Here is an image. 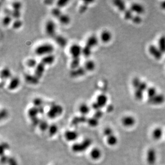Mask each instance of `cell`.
<instances>
[{
	"label": "cell",
	"instance_id": "6da1fadb",
	"mask_svg": "<svg viewBox=\"0 0 165 165\" xmlns=\"http://www.w3.org/2000/svg\"><path fill=\"white\" fill-rule=\"evenodd\" d=\"M55 47L50 43H44L39 45L34 50V53L38 56H44L53 54Z\"/></svg>",
	"mask_w": 165,
	"mask_h": 165
},
{
	"label": "cell",
	"instance_id": "7a4b0ae2",
	"mask_svg": "<svg viewBox=\"0 0 165 165\" xmlns=\"http://www.w3.org/2000/svg\"><path fill=\"white\" fill-rule=\"evenodd\" d=\"M45 30L47 35L50 38H53L57 34V25L54 20L50 19L47 20L45 26Z\"/></svg>",
	"mask_w": 165,
	"mask_h": 165
},
{
	"label": "cell",
	"instance_id": "3957f363",
	"mask_svg": "<svg viewBox=\"0 0 165 165\" xmlns=\"http://www.w3.org/2000/svg\"><path fill=\"white\" fill-rule=\"evenodd\" d=\"M63 112V107L62 105L55 104L52 105L47 112V116L49 118L55 119L60 116Z\"/></svg>",
	"mask_w": 165,
	"mask_h": 165
},
{
	"label": "cell",
	"instance_id": "277c9868",
	"mask_svg": "<svg viewBox=\"0 0 165 165\" xmlns=\"http://www.w3.org/2000/svg\"><path fill=\"white\" fill-rule=\"evenodd\" d=\"M145 160L148 165H154L158 160V153L156 150L150 147L146 152Z\"/></svg>",
	"mask_w": 165,
	"mask_h": 165
},
{
	"label": "cell",
	"instance_id": "5b68a950",
	"mask_svg": "<svg viewBox=\"0 0 165 165\" xmlns=\"http://www.w3.org/2000/svg\"><path fill=\"white\" fill-rule=\"evenodd\" d=\"M69 51L72 58H81L82 54V47L79 44L74 43L70 46Z\"/></svg>",
	"mask_w": 165,
	"mask_h": 165
},
{
	"label": "cell",
	"instance_id": "8992f818",
	"mask_svg": "<svg viewBox=\"0 0 165 165\" xmlns=\"http://www.w3.org/2000/svg\"><path fill=\"white\" fill-rule=\"evenodd\" d=\"M121 121L123 126L126 128L133 127L135 125L136 123L135 118L130 115L123 116Z\"/></svg>",
	"mask_w": 165,
	"mask_h": 165
},
{
	"label": "cell",
	"instance_id": "52a82bcc",
	"mask_svg": "<svg viewBox=\"0 0 165 165\" xmlns=\"http://www.w3.org/2000/svg\"><path fill=\"white\" fill-rule=\"evenodd\" d=\"M165 96L162 94H157L156 96L151 98H148V103L152 105H158L163 104L165 102Z\"/></svg>",
	"mask_w": 165,
	"mask_h": 165
},
{
	"label": "cell",
	"instance_id": "ba28073f",
	"mask_svg": "<svg viewBox=\"0 0 165 165\" xmlns=\"http://www.w3.org/2000/svg\"><path fill=\"white\" fill-rule=\"evenodd\" d=\"M20 85V78L18 76H13L10 80L8 85V89L10 91L17 89Z\"/></svg>",
	"mask_w": 165,
	"mask_h": 165
},
{
	"label": "cell",
	"instance_id": "9c48e42d",
	"mask_svg": "<svg viewBox=\"0 0 165 165\" xmlns=\"http://www.w3.org/2000/svg\"><path fill=\"white\" fill-rule=\"evenodd\" d=\"M149 52L154 58L156 59H160L163 57V53L161 52L158 47L154 45H150L149 47Z\"/></svg>",
	"mask_w": 165,
	"mask_h": 165
},
{
	"label": "cell",
	"instance_id": "30bf717a",
	"mask_svg": "<svg viewBox=\"0 0 165 165\" xmlns=\"http://www.w3.org/2000/svg\"><path fill=\"white\" fill-rule=\"evenodd\" d=\"M164 135L165 132L163 128L160 127L154 128L151 132L152 138H153V140H154V141H158L160 140Z\"/></svg>",
	"mask_w": 165,
	"mask_h": 165
},
{
	"label": "cell",
	"instance_id": "8fae6325",
	"mask_svg": "<svg viewBox=\"0 0 165 165\" xmlns=\"http://www.w3.org/2000/svg\"><path fill=\"white\" fill-rule=\"evenodd\" d=\"M107 102H108V97L107 95L105 94H99L96 97L95 102L100 109L106 106Z\"/></svg>",
	"mask_w": 165,
	"mask_h": 165
},
{
	"label": "cell",
	"instance_id": "7c38bea8",
	"mask_svg": "<svg viewBox=\"0 0 165 165\" xmlns=\"http://www.w3.org/2000/svg\"><path fill=\"white\" fill-rule=\"evenodd\" d=\"M45 67H46V66L44 65L42 62H39L38 65L34 69V75L35 76L36 78H38L39 80H40L45 73Z\"/></svg>",
	"mask_w": 165,
	"mask_h": 165
},
{
	"label": "cell",
	"instance_id": "4fadbf2b",
	"mask_svg": "<svg viewBox=\"0 0 165 165\" xmlns=\"http://www.w3.org/2000/svg\"><path fill=\"white\" fill-rule=\"evenodd\" d=\"M87 73L83 66H80L78 69L71 70L70 72V76L72 78H79L85 76Z\"/></svg>",
	"mask_w": 165,
	"mask_h": 165
},
{
	"label": "cell",
	"instance_id": "5bb4252c",
	"mask_svg": "<svg viewBox=\"0 0 165 165\" xmlns=\"http://www.w3.org/2000/svg\"><path fill=\"white\" fill-rule=\"evenodd\" d=\"M98 42L99 39L98 37L96 35L93 34L87 38L85 45L90 48L93 49L98 45Z\"/></svg>",
	"mask_w": 165,
	"mask_h": 165
},
{
	"label": "cell",
	"instance_id": "9a60e30c",
	"mask_svg": "<svg viewBox=\"0 0 165 165\" xmlns=\"http://www.w3.org/2000/svg\"><path fill=\"white\" fill-rule=\"evenodd\" d=\"M112 38V35L111 32L105 29L101 32L99 35V40L104 43H107L111 41Z\"/></svg>",
	"mask_w": 165,
	"mask_h": 165
},
{
	"label": "cell",
	"instance_id": "2e32d148",
	"mask_svg": "<svg viewBox=\"0 0 165 165\" xmlns=\"http://www.w3.org/2000/svg\"><path fill=\"white\" fill-rule=\"evenodd\" d=\"M53 39L55 41V42L56 43V44L61 48H65L67 45V42H68L67 39L61 34H57L53 38Z\"/></svg>",
	"mask_w": 165,
	"mask_h": 165
},
{
	"label": "cell",
	"instance_id": "e0dca14e",
	"mask_svg": "<svg viewBox=\"0 0 165 165\" xmlns=\"http://www.w3.org/2000/svg\"><path fill=\"white\" fill-rule=\"evenodd\" d=\"M130 9L133 13H136L138 15L143 14L145 11V9L143 5L137 3H132L130 7Z\"/></svg>",
	"mask_w": 165,
	"mask_h": 165
},
{
	"label": "cell",
	"instance_id": "ac0fdd59",
	"mask_svg": "<svg viewBox=\"0 0 165 165\" xmlns=\"http://www.w3.org/2000/svg\"><path fill=\"white\" fill-rule=\"evenodd\" d=\"M55 60H56L55 56L54 54H52V55H49L43 57L42 58H41L40 62L47 66L52 65V64H54Z\"/></svg>",
	"mask_w": 165,
	"mask_h": 165
},
{
	"label": "cell",
	"instance_id": "d6986e66",
	"mask_svg": "<svg viewBox=\"0 0 165 165\" xmlns=\"http://www.w3.org/2000/svg\"><path fill=\"white\" fill-rule=\"evenodd\" d=\"M12 74L11 70L8 67H4L1 71V79L2 80H10L12 77Z\"/></svg>",
	"mask_w": 165,
	"mask_h": 165
},
{
	"label": "cell",
	"instance_id": "ffe728a7",
	"mask_svg": "<svg viewBox=\"0 0 165 165\" xmlns=\"http://www.w3.org/2000/svg\"><path fill=\"white\" fill-rule=\"evenodd\" d=\"M25 80L26 82L31 85H36L39 83L40 80L34 74H26L24 76Z\"/></svg>",
	"mask_w": 165,
	"mask_h": 165
},
{
	"label": "cell",
	"instance_id": "44dd1931",
	"mask_svg": "<svg viewBox=\"0 0 165 165\" xmlns=\"http://www.w3.org/2000/svg\"><path fill=\"white\" fill-rule=\"evenodd\" d=\"M83 66L84 67L87 72L94 71L96 68V63L94 60L88 59L85 62Z\"/></svg>",
	"mask_w": 165,
	"mask_h": 165
},
{
	"label": "cell",
	"instance_id": "7402d4cb",
	"mask_svg": "<svg viewBox=\"0 0 165 165\" xmlns=\"http://www.w3.org/2000/svg\"><path fill=\"white\" fill-rule=\"evenodd\" d=\"M79 111L81 116H86L87 114L89 113L90 112V107L86 103H82L79 106Z\"/></svg>",
	"mask_w": 165,
	"mask_h": 165
},
{
	"label": "cell",
	"instance_id": "603a6c76",
	"mask_svg": "<svg viewBox=\"0 0 165 165\" xmlns=\"http://www.w3.org/2000/svg\"><path fill=\"white\" fill-rule=\"evenodd\" d=\"M113 5L121 12H124L127 9L125 2L121 0L114 1Z\"/></svg>",
	"mask_w": 165,
	"mask_h": 165
},
{
	"label": "cell",
	"instance_id": "cb8c5ba5",
	"mask_svg": "<svg viewBox=\"0 0 165 165\" xmlns=\"http://www.w3.org/2000/svg\"><path fill=\"white\" fill-rule=\"evenodd\" d=\"M58 20L61 24L63 25H67L69 24V23L71 22V17H69V15H68L67 14L63 13L58 18Z\"/></svg>",
	"mask_w": 165,
	"mask_h": 165
},
{
	"label": "cell",
	"instance_id": "d4e9b609",
	"mask_svg": "<svg viewBox=\"0 0 165 165\" xmlns=\"http://www.w3.org/2000/svg\"><path fill=\"white\" fill-rule=\"evenodd\" d=\"M39 113H40V112H39V108L35 107L34 106L33 107L29 109L28 110V112H27L28 116L32 120L37 118V116Z\"/></svg>",
	"mask_w": 165,
	"mask_h": 165
},
{
	"label": "cell",
	"instance_id": "484cf974",
	"mask_svg": "<svg viewBox=\"0 0 165 165\" xmlns=\"http://www.w3.org/2000/svg\"><path fill=\"white\" fill-rule=\"evenodd\" d=\"M106 142L107 144L111 146H116L118 143V138L117 137V136L113 134L112 135L107 137Z\"/></svg>",
	"mask_w": 165,
	"mask_h": 165
},
{
	"label": "cell",
	"instance_id": "4316f807",
	"mask_svg": "<svg viewBox=\"0 0 165 165\" xmlns=\"http://www.w3.org/2000/svg\"><path fill=\"white\" fill-rule=\"evenodd\" d=\"M14 21V18L12 16L8 15H5L2 19V24L5 27H7L10 25L12 24Z\"/></svg>",
	"mask_w": 165,
	"mask_h": 165
},
{
	"label": "cell",
	"instance_id": "83f0119b",
	"mask_svg": "<svg viewBox=\"0 0 165 165\" xmlns=\"http://www.w3.org/2000/svg\"><path fill=\"white\" fill-rule=\"evenodd\" d=\"M90 157L93 160H98L102 156V152L99 149L94 148L90 152Z\"/></svg>",
	"mask_w": 165,
	"mask_h": 165
},
{
	"label": "cell",
	"instance_id": "f1b7e54d",
	"mask_svg": "<svg viewBox=\"0 0 165 165\" xmlns=\"http://www.w3.org/2000/svg\"><path fill=\"white\" fill-rule=\"evenodd\" d=\"M81 58H72L70 62V68L71 70L78 69L81 66Z\"/></svg>",
	"mask_w": 165,
	"mask_h": 165
},
{
	"label": "cell",
	"instance_id": "f546056e",
	"mask_svg": "<svg viewBox=\"0 0 165 165\" xmlns=\"http://www.w3.org/2000/svg\"><path fill=\"white\" fill-rule=\"evenodd\" d=\"M63 14L62 9L59 8L58 7H54L52 8L51 10V14L52 16L55 18H57L58 19V18Z\"/></svg>",
	"mask_w": 165,
	"mask_h": 165
},
{
	"label": "cell",
	"instance_id": "4dcf8cb0",
	"mask_svg": "<svg viewBox=\"0 0 165 165\" xmlns=\"http://www.w3.org/2000/svg\"><path fill=\"white\" fill-rule=\"evenodd\" d=\"M39 62L34 58H31L26 61V65L31 69H35Z\"/></svg>",
	"mask_w": 165,
	"mask_h": 165
},
{
	"label": "cell",
	"instance_id": "1f68e13d",
	"mask_svg": "<svg viewBox=\"0 0 165 165\" xmlns=\"http://www.w3.org/2000/svg\"><path fill=\"white\" fill-rule=\"evenodd\" d=\"M158 47L163 54L165 53V36L162 35L158 40Z\"/></svg>",
	"mask_w": 165,
	"mask_h": 165
},
{
	"label": "cell",
	"instance_id": "d6a6232c",
	"mask_svg": "<svg viewBox=\"0 0 165 165\" xmlns=\"http://www.w3.org/2000/svg\"><path fill=\"white\" fill-rule=\"evenodd\" d=\"M65 137L69 141H73L78 137V134L74 131H67L65 135Z\"/></svg>",
	"mask_w": 165,
	"mask_h": 165
},
{
	"label": "cell",
	"instance_id": "836d02e7",
	"mask_svg": "<svg viewBox=\"0 0 165 165\" xmlns=\"http://www.w3.org/2000/svg\"><path fill=\"white\" fill-rule=\"evenodd\" d=\"M146 93L147 94L148 98H152L154 96H156L157 94H158L156 88L155 87H148Z\"/></svg>",
	"mask_w": 165,
	"mask_h": 165
},
{
	"label": "cell",
	"instance_id": "e575fe53",
	"mask_svg": "<svg viewBox=\"0 0 165 165\" xmlns=\"http://www.w3.org/2000/svg\"><path fill=\"white\" fill-rule=\"evenodd\" d=\"M92 50H93V49L85 45V46L82 47V56H83L85 58H89L92 55Z\"/></svg>",
	"mask_w": 165,
	"mask_h": 165
},
{
	"label": "cell",
	"instance_id": "d590c367",
	"mask_svg": "<svg viewBox=\"0 0 165 165\" xmlns=\"http://www.w3.org/2000/svg\"><path fill=\"white\" fill-rule=\"evenodd\" d=\"M144 92L141 90L139 89H135V92H134L135 98L136 100H142L144 97Z\"/></svg>",
	"mask_w": 165,
	"mask_h": 165
},
{
	"label": "cell",
	"instance_id": "8d00e7d4",
	"mask_svg": "<svg viewBox=\"0 0 165 165\" xmlns=\"http://www.w3.org/2000/svg\"><path fill=\"white\" fill-rule=\"evenodd\" d=\"M22 20L19 19H15L12 23V27L14 29H18L22 27Z\"/></svg>",
	"mask_w": 165,
	"mask_h": 165
},
{
	"label": "cell",
	"instance_id": "74e56055",
	"mask_svg": "<svg viewBox=\"0 0 165 165\" xmlns=\"http://www.w3.org/2000/svg\"><path fill=\"white\" fill-rule=\"evenodd\" d=\"M92 2H93V1H85V2H83V3L79 8V11L80 14L85 13L88 9V5H90V3Z\"/></svg>",
	"mask_w": 165,
	"mask_h": 165
},
{
	"label": "cell",
	"instance_id": "f35d334b",
	"mask_svg": "<svg viewBox=\"0 0 165 165\" xmlns=\"http://www.w3.org/2000/svg\"><path fill=\"white\" fill-rule=\"evenodd\" d=\"M33 104L34 106L36 107H40L42 106L43 104V100L40 97H35L33 100Z\"/></svg>",
	"mask_w": 165,
	"mask_h": 165
},
{
	"label": "cell",
	"instance_id": "ab89813d",
	"mask_svg": "<svg viewBox=\"0 0 165 165\" xmlns=\"http://www.w3.org/2000/svg\"><path fill=\"white\" fill-rule=\"evenodd\" d=\"M124 15V18L126 20H132V18L134 16L133 12L131 11V10L130 9H127L126 11L123 12Z\"/></svg>",
	"mask_w": 165,
	"mask_h": 165
},
{
	"label": "cell",
	"instance_id": "60d3db41",
	"mask_svg": "<svg viewBox=\"0 0 165 165\" xmlns=\"http://www.w3.org/2000/svg\"><path fill=\"white\" fill-rule=\"evenodd\" d=\"M87 123L88 125L92 127H96L98 124V119L95 118V117L90 118L87 120Z\"/></svg>",
	"mask_w": 165,
	"mask_h": 165
},
{
	"label": "cell",
	"instance_id": "b9f144b4",
	"mask_svg": "<svg viewBox=\"0 0 165 165\" xmlns=\"http://www.w3.org/2000/svg\"><path fill=\"white\" fill-rule=\"evenodd\" d=\"M12 9L15 10H21L22 4L20 1H14L11 5Z\"/></svg>",
	"mask_w": 165,
	"mask_h": 165
},
{
	"label": "cell",
	"instance_id": "7bdbcfd3",
	"mask_svg": "<svg viewBox=\"0 0 165 165\" xmlns=\"http://www.w3.org/2000/svg\"><path fill=\"white\" fill-rule=\"evenodd\" d=\"M69 2V1H66V0H59L56 2V7H58L60 9H62L64 7H66L68 3Z\"/></svg>",
	"mask_w": 165,
	"mask_h": 165
},
{
	"label": "cell",
	"instance_id": "ee69618b",
	"mask_svg": "<svg viewBox=\"0 0 165 165\" xmlns=\"http://www.w3.org/2000/svg\"><path fill=\"white\" fill-rule=\"evenodd\" d=\"M142 82V81L140 80V79L138 78L137 77L133 79V80L132 81V85H133L134 89H135L136 88H137Z\"/></svg>",
	"mask_w": 165,
	"mask_h": 165
},
{
	"label": "cell",
	"instance_id": "f6af8a7d",
	"mask_svg": "<svg viewBox=\"0 0 165 165\" xmlns=\"http://www.w3.org/2000/svg\"><path fill=\"white\" fill-rule=\"evenodd\" d=\"M132 22H134V24H140L142 22V19L140 15H134L133 17L132 18Z\"/></svg>",
	"mask_w": 165,
	"mask_h": 165
},
{
	"label": "cell",
	"instance_id": "bcb514c9",
	"mask_svg": "<svg viewBox=\"0 0 165 165\" xmlns=\"http://www.w3.org/2000/svg\"><path fill=\"white\" fill-rule=\"evenodd\" d=\"M104 134L106 137L112 135L114 134L113 130L109 127H107L105 128L104 130Z\"/></svg>",
	"mask_w": 165,
	"mask_h": 165
},
{
	"label": "cell",
	"instance_id": "7dc6e473",
	"mask_svg": "<svg viewBox=\"0 0 165 165\" xmlns=\"http://www.w3.org/2000/svg\"><path fill=\"white\" fill-rule=\"evenodd\" d=\"M49 130L50 134H51V135H54V134L56 133L58 128H57V127L56 125H52L49 126Z\"/></svg>",
	"mask_w": 165,
	"mask_h": 165
},
{
	"label": "cell",
	"instance_id": "c3c4849f",
	"mask_svg": "<svg viewBox=\"0 0 165 165\" xmlns=\"http://www.w3.org/2000/svg\"><path fill=\"white\" fill-rule=\"evenodd\" d=\"M103 116V111H101V109H98L97 111H95V113L94 114V117L97 119H99L101 118Z\"/></svg>",
	"mask_w": 165,
	"mask_h": 165
},
{
	"label": "cell",
	"instance_id": "681fc988",
	"mask_svg": "<svg viewBox=\"0 0 165 165\" xmlns=\"http://www.w3.org/2000/svg\"><path fill=\"white\" fill-rule=\"evenodd\" d=\"M39 124H40V126L41 130H45L48 128H49V126L48 125V123L45 121H43L42 122H40Z\"/></svg>",
	"mask_w": 165,
	"mask_h": 165
},
{
	"label": "cell",
	"instance_id": "f907efd6",
	"mask_svg": "<svg viewBox=\"0 0 165 165\" xmlns=\"http://www.w3.org/2000/svg\"><path fill=\"white\" fill-rule=\"evenodd\" d=\"M8 116V112L7 109H1V117L2 119L6 118Z\"/></svg>",
	"mask_w": 165,
	"mask_h": 165
},
{
	"label": "cell",
	"instance_id": "816d5d0a",
	"mask_svg": "<svg viewBox=\"0 0 165 165\" xmlns=\"http://www.w3.org/2000/svg\"><path fill=\"white\" fill-rule=\"evenodd\" d=\"M113 109V106L112 105H108L107 106V109H106V110H107L108 112H111L112 111V109Z\"/></svg>",
	"mask_w": 165,
	"mask_h": 165
},
{
	"label": "cell",
	"instance_id": "f5cc1de1",
	"mask_svg": "<svg viewBox=\"0 0 165 165\" xmlns=\"http://www.w3.org/2000/svg\"><path fill=\"white\" fill-rule=\"evenodd\" d=\"M53 2H54L53 1H49V0L44 1V3L46 5H52V3Z\"/></svg>",
	"mask_w": 165,
	"mask_h": 165
},
{
	"label": "cell",
	"instance_id": "db71d44e",
	"mask_svg": "<svg viewBox=\"0 0 165 165\" xmlns=\"http://www.w3.org/2000/svg\"><path fill=\"white\" fill-rule=\"evenodd\" d=\"M160 7L161 9H163V10H165V1H163V2L161 3Z\"/></svg>",
	"mask_w": 165,
	"mask_h": 165
},
{
	"label": "cell",
	"instance_id": "11a10c76",
	"mask_svg": "<svg viewBox=\"0 0 165 165\" xmlns=\"http://www.w3.org/2000/svg\"><path fill=\"white\" fill-rule=\"evenodd\" d=\"M164 136H165V135H164Z\"/></svg>",
	"mask_w": 165,
	"mask_h": 165
}]
</instances>
